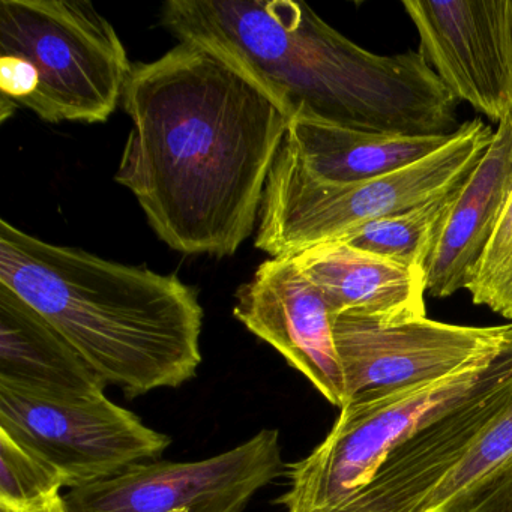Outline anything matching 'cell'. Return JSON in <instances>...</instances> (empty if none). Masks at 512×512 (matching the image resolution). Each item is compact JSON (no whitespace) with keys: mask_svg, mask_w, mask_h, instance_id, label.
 Segmentation results:
<instances>
[{"mask_svg":"<svg viewBox=\"0 0 512 512\" xmlns=\"http://www.w3.org/2000/svg\"><path fill=\"white\" fill-rule=\"evenodd\" d=\"M116 182L179 253L232 256L253 235L292 115L244 65L181 41L134 64Z\"/></svg>","mask_w":512,"mask_h":512,"instance_id":"1","label":"cell"},{"mask_svg":"<svg viewBox=\"0 0 512 512\" xmlns=\"http://www.w3.org/2000/svg\"><path fill=\"white\" fill-rule=\"evenodd\" d=\"M163 25L244 65L290 115L370 133L451 134L458 101L421 53L368 52L293 0H169Z\"/></svg>","mask_w":512,"mask_h":512,"instance_id":"2","label":"cell"},{"mask_svg":"<svg viewBox=\"0 0 512 512\" xmlns=\"http://www.w3.org/2000/svg\"><path fill=\"white\" fill-rule=\"evenodd\" d=\"M0 284L128 398L178 388L202 364V305L175 275L50 244L0 221Z\"/></svg>","mask_w":512,"mask_h":512,"instance_id":"3","label":"cell"},{"mask_svg":"<svg viewBox=\"0 0 512 512\" xmlns=\"http://www.w3.org/2000/svg\"><path fill=\"white\" fill-rule=\"evenodd\" d=\"M493 134L479 119L466 122L434 154L352 184L314 178L283 142L266 184L256 247L271 257H293L362 224L433 202L466 181Z\"/></svg>","mask_w":512,"mask_h":512,"instance_id":"4","label":"cell"},{"mask_svg":"<svg viewBox=\"0 0 512 512\" xmlns=\"http://www.w3.org/2000/svg\"><path fill=\"white\" fill-rule=\"evenodd\" d=\"M0 53L31 67L23 106L52 124L109 121L133 68L112 23L76 0H2Z\"/></svg>","mask_w":512,"mask_h":512,"instance_id":"5","label":"cell"},{"mask_svg":"<svg viewBox=\"0 0 512 512\" xmlns=\"http://www.w3.org/2000/svg\"><path fill=\"white\" fill-rule=\"evenodd\" d=\"M511 362L509 352L436 382L356 395L340 409L325 440L287 467L290 487L278 503L286 512L334 508L367 484L394 449L493 383Z\"/></svg>","mask_w":512,"mask_h":512,"instance_id":"6","label":"cell"},{"mask_svg":"<svg viewBox=\"0 0 512 512\" xmlns=\"http://www.w3.org/2000/svg\"><path fill=\"white\" fill-rule=\"evenodd\" d=\"M0 431L55 469L70 490L157 460L172 442L104 392L47 394L5 382Z\"/></svg>","mask_w":512,"mask_h":512,"instance_id":"7","label":"cell"},{"mask_svg":"<svg viewBox=\"0 0 512 512\" xmlns=\"http://www.w3.org/2000/svg\"><path fill=\"white\" fill-rule=\"evenodd\" d=\"M283 469L280 433L266 428L199 461H143L64 494L67 512H241Z\"/></svg>","mask_w":512,"mask_h":512,"instance_id":"8","label":"cell"},{"mask_svg":"<svg viewBox=\"0 0 512 512\" xmlns=\"http://www.w3.org/2000/svg\"><path fill=\"white\" fill-rule=\"evenodd\" d=\"M334 338L349 401L365 392L436 382L512 352V322L464 326L424 317L334 316ZM347 401V403H349Z\"/></svg>","mask_w":512,"mask_h":512,"instance_id":"9","label":"cell"},{"mask_svg":"<svg viewBox=\"0 0 512 512\" xmlns=\"http://www.w3.org/2000/svg\"><path fill=\"white\" fill-rule=\"evenodd\" d=\"M419 53L461 103L490 121L512 115V0H403Z\"/></svg>","mask_w":512,"mask_h":512,"instance_id":"10","label":"cell"},{"mask_svg":"<svg viewBox=\"0 0 512 512\" xmlns=\"http://www.w3.org/2000/svg\"><path fill=\"white\" fill-rule=\"evenodd\" d=\"M236 319L274 347L332 406L347 392L334 338V314L293 257H271L236 293Z\"/></svg>","mask_w":512,"mask_h":512,"instance_id":"11","label":"cell"},{"mask_svg":"<svg viewBox=\"0 0 512 512\" xmlns=\"http://www.w3.org/2000/svg\"><path fill=\"white\" fill-rule=\"evenodd\" d=\"M512 401V362L493 383L391 452L370 481L326 512H415Z\"/></svg>","mask_w":512,"mask_h":512,"instance_id":"12","label":"cell"},{"mask_svg":"<svg viewBox=\"0 0 512 512\" xmlns=\"http://www.w3.org/2000/svg\"><path fill=\"white\" fill-rule=\"evenodd\" d=\"M512 193V115L500 122L490 146L461 184L425 262L433 298L467 290Z\"/></svg>","mask_w":512,"mask_h":512,"instance_id":"13","label":"cell"},{"mask_svg":"<svg viewBox=\"0 0 512 512\" xmlns=\"http://www.w3.org/2000/svg\"><path fill=\"white\" fill-rule=\"evenodd\" d=\"M299 271L322 293L332 314L380 319L427 316L425 271L407 268L343 241L325 242L293 256Z\"/></svg>","mask_w":512,"mask_h":512,"instance_id":"14","label":"cell"},{"mask_svg":"<svg viewBox=\"0 0 512 512\" xmlns=\"http://www.w3.org/2000/svg\"><path fill=\"white\" fill-rule=\"evenodd\" d=\"M452 134L370 133L296 115L290 121L284 146L314 178L352 184L410 166L443 148Z\"/></svg>","mask_w":512,"mask_h":512,"instance_id":"15","label":"cell"},{"mask_svg":"<svg viewBox=\"0 0 512 512\" xmlns=\"http://www.w3.org/2000/svg\"><path fill=\"white\" fill-rule=\"evenodd\" d=\"M0 382L47 394H95L107 383L16 292L0 284Z\"/></svg>","mask_w":512,"mask_h":512,"instance_id":"16","label":"cell"},{"mask_svg":"<svg viewBox=\"0 0 512 512\" xmlns=\"http://www.w3.org/2000/svg\"><path fill=\"white\" fill-rule=\"evenodd\" d=\"M458 188L418 208L355 227L335 241L346 242L358 250L407 268L425 271L437 230L448 214Z\"/></svg>","mask_w":512,"mask_h":512,"instance_id":"17","label":"cell"},{"mask_svg":"<svg viewBox=\"0 0 512 512\" xmlns=\"http://www.w3.org/2000/svg\"><path fill=\"white\" fill-rule=\"evenodd\" d=\"M59 473L0 431V508L28 512L62 496Z\"/></svg>","mask_w":512,"mask_h":512,"instance_id":"18","label":"cell"},{"mask_svg":"<svg viewBox=\"0 0 512 512\" xmlns=\"http://www.w3.org/2000/svg\"><path fill=\"white\" fill-rule=\"evenodd\" d=\"M467 292L473 304L512 322V193Z\"/></svg>","mask_w":512,"mask_h":512,"instance_id":"19","label":"cell"},{"mask_svg":"<svg viewBox=\"0 0 512 512\" xmlns=\"http://www.w3.org/2000/svg\"><path fill=\"white\" fill-rule=\"evenodd\" d=\"M446 512H512V464L461 497Z\"/></svg>","mask_w":512,"mask_h":512,"instance_id":"20","label":"cell"},{"mask_svg":"<svg viewBox=\"0 0 512 512\" xmlns=\"http://www.w3.org/2000/svg\"><path fill=\"white\" fill-rule=\"evenodd\" d=\"M0 512H11L7 511V509L0 508ZM28 512H67L65 511V502H64V494L62 496L56 497L52 502L47 503V505L41 506V508L34 509V511Z\"/></svg>","mask_w":512,"mask_h":512,"instance_id":"21","label":"cell"}]
</instances>
